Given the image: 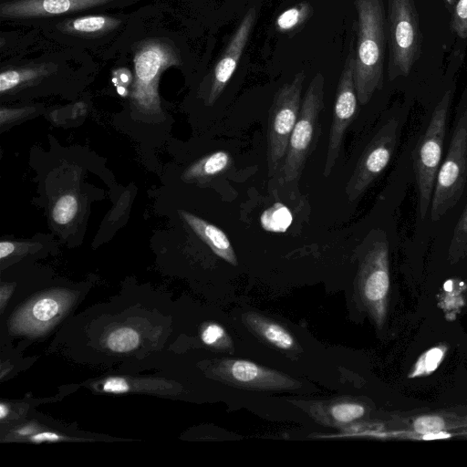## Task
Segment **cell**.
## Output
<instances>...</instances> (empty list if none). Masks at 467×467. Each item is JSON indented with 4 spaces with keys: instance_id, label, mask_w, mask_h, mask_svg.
<instances>
[{
    "instance_id": "29",
    "label": "cell",
    "mask_w": 467,
    "mask_h": 467,
    "mask_svg": "<svg viewBox=\"0 0 467 467\" xmlns=\"http://www.w3.org/2000/svg\"><path fill=\"white\" fill-rule=\"evenodd\" d=\"M225 337L224 329L217 324H210L202 333V339L207 345H215Z\"/></svg>"
},
{
    "instance_id": "28",
    "label": "cell",
    "mask_w": 467,
    "mask_h": 467,
    "mask_svg": "<svg viewBox=\"0 0 467 467\" xmlns=\"http://www.w3.org/2000/svg\"><path fill=\"white\" fill-rule=\"evenodd\" d=\"M444 351L434 348L427 351L416 364L413 376L421 375L433 371L442 358Z\"/></svg>"
},
{
    "instance_id": "25",
    "label": "cell",
    "mask_w": 467,
    "mask_h": 467,
    "mask_svg": "<svg viewBox=\"0 0 467 467\" xmlns=\"http://www.w3.org/2000/svg\"><path fill=\"white\" fill-rule=\"evenodd\" d=\"M333 419L340 423H348L360 419L365 414V408L356 402H342L330 409Z\"/></svg>"
},
{
    "instance_id": "20",
    "label": "cell",
    "mask_w": 467,
    "mask_h": 467,
    "mask_svg": "<svg viewBox=\"0 0 467 467\" xmlns=\"http://www.w3.org/2000/svg\"><path fill=\"white\" fill-rule=\"evenodd\" d=\"M292 215L283 204L276 203L266 210L261 216V223L267 231L284 232L290 225Z\"/></svg>"
},
{
    "instance_id": "38",
    "label": "cell",
    "mask_w": 467,
    "mask_h": 467,
    "mask_svg": "<svg viewBox=\"0 0 467 467\" xmlns=\"http://www.w3.org/2000/svg\"><path fill=\"white\" fill-rule=\"evenodd\" d=\"M450 284H451V282H448V283L444 285V287H445V289H446V290H451V285H450Z\"/></svg>"
},
{
    "instance_id": "11",
    "label": "cell",
    "mask_w": 467,
    "mask_h": 467,
    "mask_svg": "<svg viewBox=\"0 0 467 467\" xmlns=\"http://www.w3.org/2000/svg\"><path fill=\"white\" fill-rule=\"evenodd\" d=\"M399 122H386L365 148L347 185L349 202L356 201L388 166L398 139Z\"/></svg>"
},
{
    "instance_id": "21",
    "label": "cell",
    "mask_w": 467,
    "mask_h": 467,
    "mask_svg": "<svg viewBox=\"0 0 467 467\" xmlns=\"http://www.w3.org/2000/svg\"><path fill=\"white\" fill-rule=\"evenodd\" d=\"M311 6L308 4H299L281 13L276 18L278 30L287 32L296 29L310 16Z\"/></svg>"
},
{
    "instance_id": "37",
    "label": "cell",
    "mask_w": 467,
    "mask_h": 467,
    "mask_svg": "<svg viewBox=\"0 0 467 467\" xmlns=\"http://www.w3.org/2000/svg\"><path fill=\"white\" fill-rule=\"evenodd\" d=\"M445 1H446L449 5H454V4L457 2V0H445Z\"/></svg>"
},
{
    "instance_id": "13",
    "label": "cell",
    "mask_w": 467,
    "mask_h": 467,
    "mask_svg": "<svg viewBox=\"0 0 467 467\" xmlns=\"http://www.w3.org/2000/svg\"><path fill=\"white\" fill-rule=\"evenodd\" d=\"M360 295L377 318L385 312L389 290V245L385 238L377 240L366 253L358 272Z\"/></svg>"
},
{
    "instance_id": "12",
    "label": "cell",
    "mask_w": 467,
    "mask_h": 467,
    "mask_svg": "<svg viewBox=\"0 0 467 467\" xmlns=\"http://www.w3.org/2000/svg\"><path fill=\"white\" fill-rule=\"evenodd\" d=\"M354 47L351 43L341 71L335 98L323 175L332 172L339 157L347 129L356 116L358 97L354 83Z\"/></svg>"
},
{
    "instance_id": "3",
    "label": "cell",
    "mask_w": 467,
    "mask_h": 467,
    "mask_svg": "<svg viewBox=\"0 0 467 467\" xmlns=\"http://www.w3.org/2000/svg\"><path fill=\"white\" fill-rule=\"evenodd\" d=\"M355 6L354 83L358 100L365 105L383 86L387 21L382 0H355Z\"/></svg>"
},
{
    "instance_id": "4",
    "label": "cell",
    "mask_w": 467,
    "mask_h": 467,
    "mask_svg": "<svg viewBox=\"0 0 467 467\" xmlns=\"http://www.w3.org/2000/svg\"><path fill=\"white\" fill-rule=\"evenodd\" d=\"M90 53L56 45L35 57L1 60L0 94H16L68 74L95 68Z\"/></svg>"
},
{
    "instance_id": "1",
    "label": "cell",
    "mask_w": 467,
    "mask_h": 467,
    "mask_svg": "<svg viewBox=\"0 0 467 467\" xmlns=\"http://www.w3.org/2000/svg\"><path fill=\"white\" fill-rule=\"evenodd\" d=\"M114 55H122L132 62L130 100L134 108L146 115L161 114V78L168 68L182 67L185 64L180 37L157 24L153 12L143 7L103 57L108 59Z\"/></svg>"
},
{
    "instance_id": "22",
    "label": "cell",
    "mask_w": 467,
    "mask_h": 467,
    "mask_svg": "<svg viewBox=\"0 0 467 467\" xmlns=\"http://www.w3.org/2000/svg\"><path fill=\"white\" fill-rule=\"evenodd\" d=\"M139 334L130 327H120L109 334L108 347L116 352H128L139 344Z\"/></svg>"
},
{
    "instance_id": "19",
    "label": "cell",
    "mask_w": 467,
    "mask_h": 467,
    "mask_svg": "<svg viewBox=\"0 0 467 467\" xmlns=\"http://www.w3.org/2000/svg\"><path fill=\"white\" fill-rule=\"evenodd\" d=\"M232 164L231 155L224 150L213 152L192 164L183 173L185 181L206 179L227 171Z\"/></svg>"
},
{
    "instance_id": "27",
    "label": "cell",
    "mask_w": 467,
    "mask_h": 467,
    "mask_svg": "<svg viewBox=\"0 0 467 467\" xmlns=\"http://www.w3.org/2000/svg\"><path fill=\"white\" fill-rule=\"evenodd\" d=\"M414 431L420 434L441 432L445 428V421L440 416L427 415L417 418L413 422Z\"/></svg>"
},
{
    "instance_id": "9",
    "label": "cell",
    "mask_w": 467,
    "mask_h": 467,
    "mask_svg": "<svg viewBox=\"0 0 467 467\" xmlns=\"http://www.w3.org/2000/svg\"><path fill=\"white\" fill-rule=\"evenodd\" d=\"M325 78L317 73L308 85L289 139L282 171L285 182L300 176L320 130L319 118L324 109Z\"/></svg>"
},
{
    "instance_id": "26",
    "label": "cell",
    "mask_w": 467,
    "mask_h": 467,
    "mask_svg": "<svg viewBox=\"0 0 467 467\" xmlns=\"http://www.w3.org/2000/svg\"><path fill=\"white\" fill-rule=\"evenodd\" d=\"M451 26L461 38H467V0H457L451 14Z\"/></svg>"
},
{
    "instance_id": "16",
    "label": "cell",
    "mask_w": 467,
    "mask_h": 467,
    "mask_svg": "<svg viewBox=\"0 0 467 467\" xmlns=\"http://www.w3.org/2000/svg\"><path fill=\"white\" fill-rule=\"evenodd\" d=\"M179 213L183 221L216 255L232 265H237L234 250L223 230L189 212L181 210Z\"/></svg>"
},
{
    "instance_id": "6",
    "label": "cell",
    "mask_w": 467,
    "mask_h": 467,
    "mask_svg": "<svg viewBox=\"0 0 467 467\" xmlns=\"http://www.w3.org/2000/svg\"><path fill=\"white\" fill-rule=\"evenodd\" d=\"M451 99V91L448 90L437 103L427 130L412 153L420 213L422 219L430 208L440 167Z\"/></svg>"
},
{
    "instance_id": "18",
    "label": "cell",
    "mask_w": 467,
    "mask_h": 467,
    "mask_svg": "<svg viewBox=\"0 0 467 467\" xmlns=\"http://www.w3.org/2000/svg\"><path fill=\"white\" fill-rule=\"evenodd\" d=\"M246 321L257 334L277 348L289 350L295 347L294 337L278 323L254 314L248 315Z\"/></svg>"
},
{
    "instance_id": "33",
    "label": "cell",
    "mask_w": 467,
    "mask_h": 467,
    "mask_svg": "<svg viewBox=\"0 0 467 467\" xmlns=\"http://www.w3.org/2000/svg\"><path fill=\"white\" fill-rule=\"evenodd\" d=\"M60 437L53 432H41L31 437L35 441H57Z\"/></svg>"
},
{
    "instance_id": "17",
    "label": "cell",
    "mask_w": 467,
    "mask_h": 467,
    "mask_svg": "<svg viewBox=\"0 0 467 467\" xmlns=\"http://www.w3.org/2000/svg\"><path fill=\"white\" fill-rule=\"evenodd\" d=\"M66 298L53 295L36 301L16 319L17 327L25 331H36L49 325L64 309Z\"/></svg>"
},
{
    "instance_id": "35",
    "label": "cell",
    "mask_w": 467,
    "mask_h": 467,
    "mask_svg": "<svg viewBox=\"0 0 467 467\" xmlns=\"http://www.w3.org/2000/svg\"><path fill=\"white\" fill-rule=\"evenodd\" d=\"M7 414V410L6 408L5 407L4 404H1L0 405V416H1V419H4L5 417V415Z\"/></svg>"
},
{
    "instance_id": "30",
    "label": "cell",
    "mask_w": 467,
    "mask_h": 467,
    "mask_svg": "<svg viewBox=\"0 0 467 467\" xmlns=\"http://www.w3.org/2000/svg\"><path fill=\"white\" fill-rule=\"evenodd\" d=\"M34 108L26 107L22 109H7L2 107L0 111V122L1 125L5 123L13 121L20 117H24L29 114L31 111H34Z\"/></svg>"
},
{
    "instance_id": "2",
    "label": "cell",
    "mask_w": 467,
    "mask_h": 467,
    "mask_svg": "<svg viewBox=\"0 0 467 467\" xmlns=\"http://www.w3.org/2000/svg\"><path fill=\"white\" fill-rule=\"evenodd\" d=\"M137 15L138 10L87 12L52 19L32 28L58 46L104 55L127 31Z\"/></svg>"
},
{
    "instance_id": "7",
    "label": "cell",
    "mask_w": 467,
    "mask_h": 467,
    "mask_svg": "<svg viewBox=\"0 0 467 467\" xmlns=\"http://www.w3.org/2000/svg\"><path fill=\"white\" fill-rule=\"evenodd\" d=\"M389 79L408 76L420 52L419 16L413 0H389Z\"/></svg>"
},
{
    "instance_id": "34",
    "label": "cell",
    "mask_w": 467,
    "mask_h": 467,
    "mask_svg": "<svg viewBox=\"0 0 467 467\" xmlns=\"http://www.w3.org/2000/svg\"><path fill=\"white\" fill-rule=\"evenodd\" d=\"M116 88H117V93L121 97H127L130 93L128 88L123 85H119Z\"/></svg>"
},
{
    "instance_id": "5",
    "label": "cell",
    "mask_w": 467,
    "mask_h": 467,
    "mask_svg": "<svg viewBox=\"0 0 467 467\" xmlns=\"http://www.w3.org/2000/svg\"><path fill=\"white\" fill-rule=\"evenodd\" d=\"M140 0H1L0 21L24 27L87 12L128 8Z\"/></svg>"
},
{
    "instance_id": "24",
    "label": "cell",
    "mask_w": 467,
    "mask_h": 467,
    "mask_svg": "<svg viewBox=\"0 0 467 467\" xmlns=\"http://www.w3.org/2000/svg\"><path fill=\"white\" fill-rule=\"evenodd\" d=\"M78 210V199L73 194H65L57 199L53 210L52 218L58 224H67L76 216Z\"/></svg>"
},
{
    "instance_id": "32",
    "label": "cell",
    "mask_w": 467,
    "mask_h": 467,
    "mask_svg": "<svg viewBox=\"0 0 467 467\" xmlns=\"http://www.w3.org/2000/svg\"><path fill=\"white\" fill-rule=\"evenodd\" d=\"M15 250L16 245L13 242L2 241L0 243V258L4 259L5 257L10 255Z\"/></svg>"
},
{
    "instance_id": "8",
    "label": "cell",
    "mask_w": 467,
    "mask_h": 467,
    "mask_svg": "<svg viewBox=\"0 0 467 467\" xmlns=\"http://www.w3.org/2000/svg\"><path fill=\"white\" fill-rule=\"evenodd\" d=\"M467 182V109L458 115L444 162L438 171L431 219L439 221L455 206Z\"/></svg>"
},
{
    "instance_id": "36",
    "label": "cell",
    "mask_w": 467,
    "mask_h": 467,
    "mask_svg": "<svg viewBox=\"0 0 467 467\" xmlns=\"http://www.w3.org/2000/svg\"><path fill=\"white\" fill-rule=\"evenodd\" d=\"M30 431H31V429L26 428V429H22V430L18 431V433H20V434H27Z\"/></svg>"
},
{
    "instance_id": "14",
    "label": "cell",
    "mask_w": 467,
    "mask_h": 467,
    "mask_svg": "<svg viewBox=\"0 0 467 467\" xmlns=\"http://www.w3.org/2000/svg\"><path fill=\"white\" fill-rule=\"evenodd\" d=\"M256 18L255 7L248 9L207 75L205 81L208 105H213L218 99L234 73L250 39Z\"/></svg>"
},
{
    "instance_id": "15",
    "label": "cell",
    "mask_w": 467,
    "mask_h": 467,
    "mask_svg": "<svg viewBox=\"0 0 467 467\" xmlns=\"http://www.w3.org/2000/svg\"><path fill=\"white\" fill-rule=\"evenodd\" d=\"M218 371L224 379L239 386L258 389H288L295 386L291 379L248 360H223Z\"/></svg>"
},
{
    "instance_id": "31",
    "label": "cell",
    "mask_w": 467,
    "mask_h": 467,
    "mask_svg": "<svg viewBox=\"0 0 467 467\" xmlns=\"http://www.w3.org/2000/svg\"><path fill=\"white\" fill-rule=\"evenodd\" d=\"M130 387L127 381L120 378L109 379L103 385V389L111 393H124Z\"/></svg>"
},
{
    "instance_id": "23",
    "label": "cell",
    "mask_w": 467,
    "mask_h": 467,
    "mask_svg": "<svg viewBox=\"0 0 467 467\" xmlns=\"http://www.w3.org/2000/svg\"><path fill=\"white\" fill-rule=\"evenodd\" d=\"M449 254L452 260L460 259L467 254V206L454 228Z\"/></svg>"
},
{
    "instance_id": "10",
    "label": "cell",
    "mask_w": 467,
    "mask_h": 467,
    "mask_svg": "<svg viewBox=\"0 0 467 467\" xmlns=\"http://www.w3.org/2000/svg\"><path fill=\"white\" fill-rule=\"evenodd\" d=\"M306 79L304 70L283 85L275 93L269 109L267 127V162L269 174H274L285 160L289 139L298 119L301 94Z\"/></svg>"
}]
</instances>
